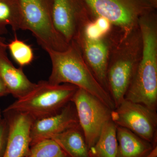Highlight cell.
<instances>
[{"label": "cell", "instance_id": "1", "mask_svg": "<svg viewBox=\"0 0 157 157\" xmlns=\"http://www.w3.org/2000/svg\"><path fill=\"white\" fill-rule=\"evenodd\" d=\"M157 24L155 11L142 16L138 22L142 40L140 60L124 100L153 110L157 106Z\"/></svg>", "mask_w": 157, "mask_h": 157}, {"label": "cell", "instance_id": "2", "mask_svg": "<svg viewBox=\"0 0 157 157\" xmlns=\"http://www.w3.org/2000/svg\"><path fill=\"white\" fill-rule=\"evenodd\" d=\"M52 65L48 82L54 85L69 83L86 91L109 109L115 108L111 96L100 84L90 70L81 49L74 40L63 51L47 49Z\"/></svg>", "mask_w": 157, "mask_h": 157}, {"label": "cell", "instance_id": "3", "mask_svg": "<svg viewBox=\"0 0 157 157\" xmlns=\"http://www.w3.org/2000/svg\"><path fill=\"white\" fill-rule=\"evenodd\" d=\"M117 45L110 47L107 71L108 91L115 108L124 100L132 77L139 63L142 40L139 28L121 34Z\"/></svg>", "mask_w": 157, "mask_h": 157}, {"label": "cell", "instance_id": "4", "mask_svg": "<svg viewBox=\"0 0 157 157\" xmlns=\"http://www.w3.org/2000/svg\"><path fill=\"white\" fill-rule=\"evenodd\" d=\"M78 87L69 83L58 85L42 80L32 91L17 99L4 111L25 113L34 121L55 115L71 102Z\"/></svg>", "mask_w": 157, "mask_h": 157}, {"label": "cell", "instance_id": "5", "mask_svg": "<svg viewBox=\"0 0 157 157\" xmlns=\"http://www.w3.org/2000/svg\"><path fill=\"white\" fill-rule=\"evenodd\" d=\"M91 18L102 17L108 20L123 33L138 27L144 15L155 11L154 0H81Z\"/></svg>", "mask_w": 157, "mask_h": 157}, {"label": "cell", "instance_id": "6", "mask_svg": "<svg viewBox=\"0 0 157 157\" xmlns=\"http://www.w3.org/2000/svg\"><path fill=\"white\" fill-rule=\"evenodd\" d=\"M22 30L30 31L44 50L63 51L69 44L56 29L52 19L53 0H18Z\"/></svg>", "mask_w": 157, "mask_h": 157}, {"label": "cell", "instance_id": "7", "mask_svg": "<svg viewBox=\"0 0 157 157\" xmlns=\"http://www.w3.org/2000/svg\"><path fill=\"white\" fill-rule=\"evenodd\" d=\"M71 102L89 150L95 144L104 125L111 120L112 110L98 98L78 88Z\"/></svg>", "mask_w": 157, "mask_h": 157}, {"label": "cell", "instance_id": "8", "mask_svg": "<svg viewBox=\"0 0 157 157\" xmlns=\"http://www.w3.org/2000/svg\"><path fill=\"white\" fill-rule=\"evenodd\" d=\"M111 121L151 143L157 142L156 111L124 100L111 111Z\"/></svg>", "mask_w": 157, "mask_h": 157}, {"label": "cell", "instance_id": "9", "mask_svg": "<svg viewBox=\"0 0 157 157\" xmlns=\"http://www.w3.org/2000/svg\"><path fill=\"white\" fill-rule=\"evenodd\" d=\"M90 18L81 0H53L54 25L68 44L76 36L79 25Z\"/></svg>", "mask_w": 157, "mask_h": 157}, {"label": "cell", "instance_id": "10", "mask_svg": "<svg viewBox=\"0 0 157 157\" xmlns=\"http://www.w3.org/2000/svg\"><path fill=\"white\" fill-rule=\"evenodd\" d=\"M104 38L91 40L77 33L73 40L79 45L85 60L96 79L109 93L107 75L110 46Z\"/></svg>", "mask_w": 157, "mask_h": 157}, {"label": "cell", "instance_id": "11", "mask_svg": "<svg viewBox=\"0 0 157 157\" xmlns=\"http://www.w3.org/2000/svg\"><path fill=\"white\" fill-rule=\"evenodd\" d=\"M9 125V134L3 157H25L31 146L30 131L33 120L29 116L14 111H3Z\"/></svg>", "mask_w": 157, "mask_h": 157}, {"label": "cell", "instance_id": "12", "mask_svg": "<svg viewBox=\"0 0 157 157\" xmlns=\"http://www.w3.org/2000/svg\"><path fill=\"white\" fill-rule=\"evenodd\" d=\"M78 125L75 106L71 101L58 113L33 121L30 131L31 146Z\"/></svg>", "mask_w": 157, "mask_h": 157}, {"label": "cell", "instance_id": "13", "mask_svg": "<svg viewBox=\"0 0 157 157\" xmlns=\"http://www.w3.org/2000/svg\"><path fill=\"white\" fill-rule=\"evenodd\" d=\"M0 77L9 94L17 99L27 95L36 86V83L32 82L28 78L22 68L14 67L6 52L0 53Z\"/></svg>", "mask_w": 157, "mask_h": 157}, {"label": "cell", "instance_id": "14", "mask_svg": "<svg viewBox=\"0 0 157 157\" xmlns=\"http://www.w3.org/2000/svg\"><path fill=\"white\" fill-rule=\"evenodd\" d=\"M117 126V125H116ZM118 148L117 157H147L157 146L142 139L130 130L117 126Z\"/></svg>", "mask_w": 157, "mask_h": 157}, {"label": "cell", "instance_id": "15", "mask_svg": "<svg viewBox=\"0 0 157 157\" xmlns=\"http://www.w3.org/2000/svg\"><path fill=\"white\" fill-rule=\"evenodd\" d=\"M56 141L69 157H90L89 148L80 126L54 135Z\"/></svg>", "mask_w": 157, "mask_h": 157}, {"label": "cell", "instance_id": "16", "mask_svg": "<svg viewBox=\"0 0 157 157\" xmlns=\"http://www.w3.org/2000/svg\"><path fill=\"white\" fill-rule=\"evenodd\" d=\"M117 126L112 121L105 125L95 144L89 150L90 157H117Z\"/></svg>", "mask_w": 157, "mask_h": 157}, {"label": "cell", "instance_id": "17", "mask_svg": "<svg viewBox=\"0 0 157 157\" xmlns=\"http://www.w3.org/2000/svg\"><path fill=\"white\" fill-rule=\"evenodd\" d=\"M8 26L14 32L22 30V15L18 0H0V36L8 33Z\"/></svg>", "mask_w": 157, "mask_h": 157}, {"label": "cell", "instance_id": "18", "mask_svg": "<svg viewBox=\"0 0 157 157\" xmlns=\"http://www.w3.org/2000/svg\"><path fill=\"white\" fill-rule=\"evenodd\" d=\"M12 58L20 67L30 64L33 61V51L30 45L15 36L14 39L7 44Z\"/></svg>", "mask_w": 157, "mask_h": 157}, {"label": "cell", "instance_id": "19", "mask_svg": "<svg viewBox=\"0 0 157 157\" xmlns=\"http://www.w3.org/2000/svg\"><path fill=\"white\" fill-rule=\"evenodd\" d=\"M25 157H69L58 144L52 139L40 140L31 145Z\"/></svg>", "mask_w": 157, "mask_h": 157}, {"label": "cell", "instance_id": "20", "mask_svg": "<svg viewBox=\"0 0 157 157\" xmlns=\"http://www.w3.org/2000/svg\"><path fill=\"white\" fill-rule=\"evenodd\" d=\"M9 134L8 121L5 117L0 118V157H3L6 150Z\"/></svg>", "mask_w": 157, "mask_h": 157}, {"label": "cell", "instance_id": "21", "mask_svg": "<svg viewBox=\"0 0 157 157\" xmlns=\"http://www.w3.org/2000/svg\"><path fill=\"white\" fill-rule=\"evenodd\" d=\"M9 94V91L6 88L2 78L0 77V98L5 97Z\"/></svg>", "mask_w": 157, "mask_h": 157}, {"label": "cell", "instance_id": "22", "mask_svg": "<svg viewBox=\"0 0 157 157\" xmlns=\"http://www.w3.org/2000/svg\"><path fill=\"white\" fill-rule=\"evenodd\" d=\"M7 44L5 42V39L2 36H0V53L6 52Z\"/></svg>", "mask_w": 157, "mask_h": 157}, {"label": "cell", "instance_id": "23", "mask_svg": "<svg viewBox=\"0 0 157 157\" xmlns=\"http://www.w3.org/2000/svg\"><path fill=\"white\" fill-rule=\"evenodd\" d=\"M1 117H2V112L1 108H0V118Z\"/></svg>", "mask_w": 157, "mask_h": 157}, {"label": "cell", "instance_id": "24", "mask_svg": "<svg viewBox=\"0 0 157 157\" xmlns=\"http://www.w3.org/2000/svg\"><path fill=\"white\" fill-rule=\"evenodd\" d=\"M154 1L156 2L157 3V0H154Z\"/></svg>", "mask_w": 157, "mask_h": 157}]
</instances>
